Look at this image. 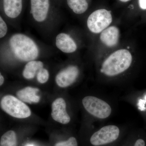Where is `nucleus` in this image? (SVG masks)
I'll list each match as a JSON object with an SVG mask.
<instances>
[{
    "instance_id": "obj_1",
    "label": "nucleus",
    "mask_w": 146,
    "mask_h": 146,
    "mask_svg": "<svg viewBox=\"0 0 146 146\" xmlns=\"http://www.w3.org/2000/svg\"><path fill=\"white\" fill-rule=\"evenodd\" d=\"M132 56L127 50H118L104 61L101 72L108 76H114L127 70L131 65Z\"/></svg>"
},
{
    "instance_id": "obj_2",
    "label": "nucleus",
    "mask_w": 146,
    "mask_h": 146,
    "mask_svg": "<svg viewBox=\"0 0 146 146\" xmlns=\"http://www.w3.org/2000/svg\"><path fill=\"white\" fill-rule=\"evenodd\" d=\"M9 44L15 56L22 61L34 60L39 55V49L36 43L25 35H13L11 37Z\"/></svg>"
},
{
    "instance_id": "obj_3",
    "label": "nucleus",
    "mask_w": 146,
    "mask_h": 146,
    "mask_svg": "<svg viewBox=\"0 0 146 146\" xmlns=\"http://www.w3.org/2000/svg\"><path fill=\"white\" fill-rule=\"evenodd\" d=\"M1 106L5 112L15 118L24 119L31 115L29 108L21 100L11 95L3 97L1 100Z\"/></svg>"
},
{
    "instance_id": "obj_4",
    "label": "nucleus",
    "mask_w": 146,
    "mask_h": 146,
    "mask_svg": "<svg viewBox=\"0 0 146 146\" xmlns=\"http://www.w3.org/2000/svg\"><path fill=\"white\" fill-rule=\"evenodd\" d=\"M120 135L119 129L117 126H105L92 134L90 143L93 146H108L117 141Z\"/></svg>"
},
{
    "instance_id": "obj_5",
    "label": "nucleus",
    "mask_w": 146,
    "mask_h": 146,
    "mask_svg": "<svg viewBox=\"0 0 146 146\" xmlns=\"http://www.w3.org/2000/svg\"><path fill=\"white\" fill-rule=\"evenodd\" d=\"M112 21L110 11L106 9H98L89 15L87 19V27L91 32L98 34L108 27Z\"/></svg>"
},
{
    "instance_id": "obj_6",
    "label": "nucleus",
    "mask_w": 146,
    "mask_h": 146,
    "mask_svg": "<svg viewBox=\"0 0 146 146\" xmlns=\"http://www.w3.org/2000/svg\"><path fill=\"white\" fill-rule=\"evenodd\" d=\"M82 104L86 111L96 117L100 119L109 117L112 109L107 103L97 97H85L82 101Z\"/></svg>"
},
{
    "instance_id": "obj_7",
    "label": "nucleus",
    "mask_w": 146,
    "mask_h": 146,
    "mask_svg": "<svg viewBox=\"0 0 146 146\" xmlns=\"http://www.w3.org/2000/svg\"><path fill=\"white\" fill-rule=\"evenodd\" d=\"M79 70L74 65H71L60 71L56 77V82L62 88L70 86L75 82L78 77Z\"/></svg>"
},
{
    "instance_id": "obj_8",
    "label": "nucleus",
    "mask_w": 146,
    "mask_h": 146,
    "mask_svg": "<svg viewBox=\"0 0 146 146\" xmlns=\"http://www.w3.org/2000/svg\"><path fill=\"white\" fill-rule=\"evenodd\" d=\"M51 116L54 121L63 124L70 121V117L66 111V103L62 98H58L53 102Z\"/></svg>"
},
{
    "instance_id": "obj_9",
    "label": "nucleus",
    "mask_w": 146,
    "mask_h": 146,
    "mask_svg": "<svg viewBox=\"0 0 146 146\" xmlns=\"http://www.w3.org/2000/svg\"><path fill=\"white\" fill-rule=\"evenodd\" d=\"M49 0H31V13L36 22L46 20L49 10Z\"/></svg>"
},
{
    "instance_id": "obj_10",
    "label": "nucleus",
    "mask_w": 146,
    "mask_h": 146,
    "mask_svg": "<svg viewBox=\"0 0 146 146\" xmlns=\"http://www.w3.org/2000/svg\"><path fill=\"white\" fill-rule=\"evenodd\" d=\"M56 45L58 49L65 53H72L77 49L75 41L70 35L65 33L58 35L56 38Z\"/></svg>"
},
{
    "instance_id": "obj_11",
    "label": "nucleus",
    "mask_w": 146,
    "mask_h": 146,
    "mask_svg": "<svg viewBox=\"0 0 146 146\" xmlns=\"http://www.w3.org/2000/svg\"><path fill=\"white\" fill-rule=\"evenodd\" d=\"M119 36V31L117 27H109L101 33L100 40L106 46L113 47L118 44Z\"/></svg>"
},
{
    "instance_id": "obj_12",
    "label": "nucleus",
    "mask_w": 146,
    "mask_h": 146,
    "mask_svg": "<svg viewBox=\"0 0 146 146\" xmlns=\"http://www.w3.org/2000/svg\"><path fill=\"white\" fill-rule=\"evenodd\" d=\"M23 8V0H3L4 11L7 16L15 18L20 15Z\"/></svg>"
},
{
    "instance_id": "obj_13",
    "label": "nucleus",
    "mask_w": 146,
    "mask_h": 146,
    "mask_svg": "<svg viewBox=\"0 0 146 146\" xmlns=\"http://www.w3.org/2000/svg\"><path fill=\"white\" fill-rule=\"evenodd\" d=\"M39 89L36 88L27 86L18 91L17 96L23 102L28 103H37L40 101V98L37 96Z\"/></svg>"
},
{
    "instance_id": "obj_14",
    "label": "nucleus",
    "mask_w": 146,
    "mask_h": 146,
    "mask_svg": "<svg viewBox=\"0 0 146 146\" xmlns=\"http://www.w3.org/2000/svg\"><path fill=\"white\" fill-rule=\"evenodd\" d=\"M44 64L41 61L31 60L29 61L25 66L23 76L27 79H31L34 78L35 76L39 70L43 68Z\"/></svg>"
},
{
    "instance_id": "obj_15",
    "label": "nucleus",
    "mask_w": 146,
    "mask_h": 146,
    "mask_svg": "<svg viewBox=\"0 0 146 146\" xmlns=\"http://www.w3.org/2000/svg\"><path fill=\"white\" fill-rule=\"evenodd\" d=\"M68 6L74 13L77 14L83 13L88 8L86 0H67Z\"/></svg>"
},
{
    "instance_id": "obj_16",
    "label": "nucleus",
    "mask_w": 146,
    "mask_h": 146,
    "mask_svg": "<svg viewBox=\"0 0 146 146\" xmlns=\"http://www.w3.org/2000/svg\"><path fill=\"white\" fill-rule=\"evenodd\" d=\"M0 146H17L16 133L13 130H10L5 133L1 137Z\"/></svg>"
},
{
    "instance_id": "obj_17",
    "label": "nucleus",
    "mask_w": 146,
    "mask_h": 146,
    "mask_svg": "<svg viewBox=\"0 0 146 146\" xmlns=\"http://www.w3.org/2000/svg\"><path fill=\"white\" fill-rule=\"evenodd\" d=\"M36 75L37 81L40 83H46L49 77L48 71L45 68H42L40 69Z\"/></svg>"
},
{
    "instance_id": "obj_18",
    "label": "nucleus",
    "mask_w": 146,
    "mask_h": 146,
    "mask_svg": "<svg viewBox=\"0 0 146 146\" xmlns=\"http://www.w3.org/2000/svg\"><path fill=\"white\" fill-rule=\"evenodd\" d=\"M54 146H78V144L75 137H71L67 141L58 142Z\"/></svg>"
},
{
    "instance_id": "obj_19",
    "label": "nucleus",
    "mask_w": 146,
    "mask_h": 146,
    "mask_svg": "<svg viewBox=\"0 0 146 146\" xmlns=\"http://www.w3.org/2000/svg\"><path fill=\"white\" fill-rule=\"evenodd\" d=\"M7 25L1 17H0V37L3 38L5 36L7 32Z\"/></svg>"
},
{
    "instance_id": "obj_20",
    "label": "nucleus",
    "mask_w": 146,
    "mask_h": 146,
    "mask_svg": "<svg viewBox=\"0 0 146 146\" xmlns=\"http://www.w3.org/2000/svg\"><path fill=\"white\" fill-rule=\"evenodd\" d=\"M145 142L142 138H138L131 146H145Z\"/></svg>"
},
{
    "instance_id": "obj_21",
    "label": "nucleus",
    "mask_w": 146,
    "mask_h": 146,
    "mask_svg": "<svg viewBox=\"0 0 146 146\" xmlns=\"http://www.w3.org/2000/svg\"><path fill=\"white\" fill-rule=\"evenodd\" d=\"M139 6L143 9H146V0H139Z\"/></svg>"
},
{
    "instance_id": "obj_22",
    "label": "nucleus",
    "mask_w": 146,
    "mask_h": 146,
    "mask_svg": "<svg viewBox=\"0 0 146 146\" xmlns=\"http://www.w3.org/2000/svg\"><path fill=\"white\" fill-rule=\"evenodd\" d=\"M0 80H0V85L1 86L4 82V78L1 74L0 75Z\"/></svg>"
},
{
    "instance_id": "obj_23",
    "label": "nucleus",
    "mask_w": 146,
    "mask_h": 146,
    "mask_svg": "<svg viewBox=\"0 0 146 146\" xmlns=\"http://www.w3.org/2000/svg\"><path fill=\"white\" fill-rule=\"evenodd\" d=\"M121 1L123 2H127L129 1L130 0H120Z\"/></svg>"
}]
</instances>
